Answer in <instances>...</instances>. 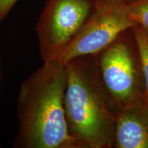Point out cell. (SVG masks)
<instances>
[{
    "label": "cell",
    "mask_w": 148,
    "mask_h": 148,
    "mask_svg": "<svg viewBox=\"0 0 148 148\" xmlns=\"http://www.w3.org/2000/svg\"><path fill=\"white\" fill-rule=\"evenodd\" d=\"M65 65L43 63L22 82L16 105V148H86L70 134L64 110Z\"/></svg>",
    "instance_id": "6da1fadb"
},
{
    "label": "cell",
    "mask_w": 148,
    "mask_h": 148,
    "mask_svg": "<svg viewBox=\"0 0 148 148\" xmlns=\"http://www.w3.org/2000/svg\"><path fill=\"white\" fill-rule=\"evenodd\" d=\"M64 65V110L70 134L86 148L113 147L118 108L103 84L95 57L80 56Z\"/></svg>",
    "instance_id": "7a4b0ae2"
},
{
    "label": "cell",
    "mask_w": 148,
    "mask_h": 148,
    "mask_svg": "<svg viewBox=\"0 0 148 148\" xmlns=\"http://www.w3.org/2000/svg\"><path fill=\"white\" fill-rule=\"evenodd\" d=\"M93 56L103 84L118 110L144 97L139 53L132 27Z\"/></svg>",
    "instance_id": "3957f363"
},
{
    "label": "cell",
    "mask_w": 148,
    "mask_h": 148,
    "mask_svg": "<svg viewBox=\"0 0 148 148\" xmlns=\"http://www.w3.org/2000/svg\"><path fill=\"white\" fill-rule=\"evenodd\" d=\"M136 23L122 0H94L89 15L58 61L66 64L80 56L95 55Z\"/></svg>",
    "instance_id": "277c9868"
},
{
    "label": "cell",
    "mask_w": 148,
    "mask_h": 148,
    "mask_svg": "<svg viewBox=\"0 0 148 148\" xmlns=\"http://www.w3.org/2000/svg\"><path fill=\"white\" fill-rule=\"evenodd\" d=\"M94 0H47L36 24L43 63L58 60L89 15Z\"/></svg>",
    "instance_id": "5b68a950"
},
{
    "label": "cell",
    "mask_w": 148,
    "mask_h": 148,
    "mask_svg": "<svg viewBox=\"0 0 148 148\" xmlns=\"http://www.w3.org/2000/svg\"><path fill=\"white\" fill-rule=\"evenodd\" d=\"M113 147L148 148V105L144 97L118 110Z\"/></svg>",
    "instance_id": "8992f818"
},
{
    "label": "cell",
    "mask_w": 148,
    "mask_h": 148,
    "mask_svg": "<svg viewBox=\"0 0 148 148\" xmlns=\"http://www.w3.org/2000/svg\"><path fill=\"white\" fill-rule=\"evenodd\" d=\"M132 30L139 53L144 84V97L148 105V38L143 27L139 25H134Z\"/></svg>",
    "instance_id": "52a82bcc"
},
{
    "label": "cell",
    "mask_w": 148,
    "mask_h": 148,
    "mask_svg": "<svg viewBox=\"0 0 148 148\" xmlns=\"http://www.w3.org/2000/svg\"><path fill=\"white\" fill-rule=\"evenodd\" d=\"M126 4L130 17L143 27L148 38V0H132Z\"/></svg>",
    "instance_id": "ba28073f"
},
{
    "label": "cell",
    "mask_w": 148,
    "mask_h": 148,
    "mask_svg": "<svg viewBox=\"0 0 148 148\" xmlns=\"http://www.w3.org/2000/svg\"><path fill=\"white\" fill-rule=\"evenodd\" d=\"M18 0H0V22L6 17Z\"/></svg>",
    "instance_id": "9c48e42d"
},
{
    "label": "cell",
    "mask_w": 148,
    "mask_h": 148,
    "mask_svg": "<svg viewBox=\"0 0 148 148\" xmlns=\"http://www.w3.org/2000/svg\"><path fill=\"white\" fill-rule=\"evenodd\" d=\"M122 1H125V2H129V1H132V0H122Z\"/></svg>",
    "instance_id": "30bf717a"
},
{
    "label": "cell",
    "mask_w": 148,
    "mask_h": 148,
    "mask_svg": "<svg viewBox=\"0 0 148 148\" xmlns=\"http://www.w3.org/2000/svg\"><path fill=\"white\" fill-rule=\"evenodd\" d=\"M0 82H1V73H0ZM0 147H1V144H0Z\"/></svg>",
    "instance_id": "8fae6325"
}]
</instances>
